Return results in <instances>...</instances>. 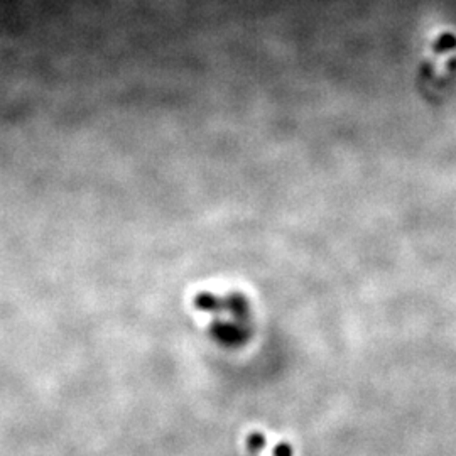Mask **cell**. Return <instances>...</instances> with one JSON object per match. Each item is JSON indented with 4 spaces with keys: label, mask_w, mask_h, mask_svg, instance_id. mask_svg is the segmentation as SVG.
I'll use <instances>...</instances> for the list:
<instances>
[{
    "label": "cell",
    "mask_w": 456,
    "mask_h": 456,
    "mask_svg": "<svg viewBox=\"0 0 456 456\" xmlns=\"http://www.w3.org/2000/svg\"><path fill=\"white\" fill-rule=\"evenodd\" d=\"M248 456H298L294 439L289 434L254 429L245 436Z\"/></svg>",
    "instance_id": "obj_2"
},
{
    "label": "cell",
    "mask_w": 456,
    "mask_h": 456,
    "mask_svg": "<svg viewBox=\"0 0 456 456\" xmlns=\"http://www.w3.org/2000/svg\"><path fill=\"white\" fill-rule=\"evenodd\" d=\"M456 81V34L443 31L431 41L416 76L419 92L429 101H439Z\"/></svg>",
    "instance_id": "obj_1"
}]
</instances>
